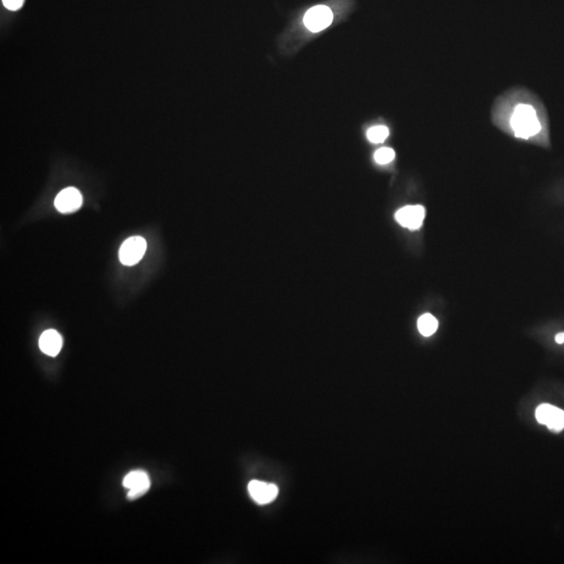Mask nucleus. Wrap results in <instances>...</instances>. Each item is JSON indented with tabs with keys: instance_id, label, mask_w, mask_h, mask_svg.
<instances>
[{
	"instance_id": "obj_1",
	"label": "nucleus",
	"mask_w": 564,
	"mask_h": 564,
	"mask_svg": "<svg viewBox=\"0 0 564 564\" xmlns=\"http://www.w3.org/2000/svg\"><path fill=\"white\" fill-rule=\"evenodd\" d=\"M510 126L518 138L529 139L538 134L541 124L537 117L536 111L531 105L520 103L514 109L510 118Z\"/></svg>"
},
{
	"instance_id": "obj_2",
	"label": "nucleus",
	"mask_w": 564,
	"mask_h": 564,
	"mask_svg": "<svg viewBox=\"0 0 564 564\" xmlns=\"http://www.w3.org/2000/svg\"><path fill=\"white\" fill-rule=\"evenodd\" d=\"M147 242L141 236H132L124 240L119 249V260L124 265H134L141 260L147 251Z\"/></svg>"
},
{
	"instance_id": "obj_3",
	"label": "nucleus",
	"mask_w": 564,
	"mask_h": 564,
	"mask_svg": "<svg viewBox=\"0 0 564 564\" xmlns=\"http://www.w3.org/2000/svg\"><path fill=\"white\" fill-rule=\"evenodd\" d=\"M333 11L326 6H316L306 12L304 15V24L310 32L318 33L325 30L333 22Z\"/></svg>"
},
{
	"instance_id": "obj_4",
	"label": "nucleus",
	"mask_w": 564,
	"mask_h": 564,
	"mask_svg": "<svg viewBox=\"0 0 564 564\" xmlns=\"http://www.w3.org/2000/svg\"><path fill=\"white\" fill-rule=\"evenodd\" d=\"M537 421L545 424L553 432H561L564 429V410L551 404H541L535 413Z\"/></svg>"
},
{
	"instance_id": "obj_5",
	"label": "nucleus",
	"mask_w": 564,
	"mask_h": 564,
	"mask_svg": "<svg viewBox=\"0 0 564 564\" xmlns=\"http://www.w3.org/2000/svg\"><path fill=\"white\" fill-rule=\"evenodd\" d=\"M150 486V478L144 470H133L124 479V487L128 489L126 497L130 501H134L146 495Z\"/></svg>"
},
{
	"instance_id": "obj_6",
	"label": "nucleus",
	"mask_w": 564,
	"mask_h": 564,
	"mask_svg": "<svg viewBox=\"0 0 564 564\" xmlns=\"http://www.w3.org/2000/svg\"><path fill=\"white\" fill-rule=\"evenodd\" d=\"M424 217L426 209L421 205L402 207L395 213V219L398 224L410 230L419 229L424 221Z\"/></svg>"
},
{
	"instance_id": "obj_7",
	"label": "nucleus",
	"mask_w": 564,
	"mask_h": 564,
	"mask_svg": "<svg viewBox=\"0 0 564 564\" xmlns=\"http://www.w3.org/2000/svg\"><path fill=\"white\" fill-rule=\"evenodd\" d=\"M83 198L76 188H68L60 192L55 200V206L62 213H72L82 206Z\"/></svg>"
},
{
	"instance_id": "obj_8",
	"label": "nucleus",
	"mask_w": 564,
	"mask_h": 564,
	"mask_svg": "<svg viewBox=\"0 0 564 564\" xmlns=\"http://www.w3.org/2000/svg\"><path fill=\"white\" fill-rule=\"evenodd\" d=\"M249 493L256 503L265 505L271 503L277 497L278 488L276 485L260 481H252L248 485Z\"/></svg>"
},
{
	"instance_id": "obj_9",
	"label": "nucleus",
	"mask_w": 564,
	"mask_h": 564,
	"mask_svg": "<svg viewBox=\"0 0 564 564\" xmlns=\"http://www.w3.org/2000/svg\"><path fill=\"white\" fill-rule=\"evenodd\" d=\"M63 340L58 331L53 329L44 331L39 340L40 349L49 356H56L61 351Z\"/></svg>"
},
{
	"instance_id": "obj_10",
	"label": "nucleus",
	"mask_w": 564,
	"mask_h": 564,
	"mask_svg": "<svg viewBox=\"0 0 564 564\" xmlns=\"http://www.w3.org/2000/svg\"><path fill=\"white\" fill-rule=\"evenodd\" d=\"M438 329V321L433 315L424 314L418 319L419 333L424 337H431Z\"/></svg>"
},
{
	"instance_id": "obj_11",
	"label": "nucleus",
	"mask_w": 564,
	"mask_h": 564,
	"mask_svg": "<svg viewBox=\"0 0 564 564\" xmlns=\"http://www.w3.org/2000/svg\"><path fill=\"white\" fill-rule=\"evenodd\" d=\"M389 128L385 126H375L369 128L367 138L372 144H381L389 136Z\"/></svg>"
},
{
	"instance_id": "obj_12",
	"label": "nucleus",
	"mask_w": 564,
	"mask_h": 564,
	"mask_svg": "<svg viewBox=\"0 0 564 564\" xmlns=\"http://www.w3.org/2000/svg\"><path fill=\"white\" fill-rule=\"evenodd\" d=\"M394 158H395V152L390 148L379 149L374 154V160L381 165L392 163Z\"/></svg>"
},
{
	"instance_id": "obj_13",
	"label": "nucleus",
	"mask_w": 564,
	"mask_h": 564,
	"mask_svg": "<svg viewBox=\"0 0 564 564\" xmlns=\"http://www.w3.org/2000/svg\"><path fill=\"white\" fill-rule=\"evenodd\" d=\"M24 0H3V6L10 11H18L24 6Z\"/></svg>"
},
{
	"instance_id": "obj_14",
	"label": "nucleus",
	"mask_w": 564,
	"mask_h": 564,
	"mask_svg": "<svg viewBox=\"0 0 564 564\" xmlns=\"http://www.w3.org/2000/svg\"><path fill=\"white\" fill-rule=\"evenodd\" d=\"M555 340H556V342H557L558 344H563L564 343V333H558V335H556Z\"/></svg>"
}]
</instances>
